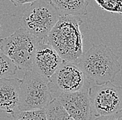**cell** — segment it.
<instances>
[{"label": "cell", "instance_id": "obj_1", "mask_svg": "<svg viewBox=\"0 0 122 120\" xmlns=\"http://www.w3.org/2000/svg\"><path fill=\"white\" fill-rule=\"evenodd\" d=\"M83 24L77 16H61L49 33L46 42L58 53L63 61L76 65L83 54Z\"/></svg>", "mask_w": 122, "mask_h": 120}, {"label": "cell", "instance_id": "obj_2", "mask_svg": "<svg viewBox=\"0 0 122 120\" xmlns=\"http://www.w3.org/2000/svg\"><path fill=\"white\" fill-rule=\"evenodd\" d=\"M76 65L87 81L97 85L114 82L121 70L119 56L103 44L92 45L88 51L83 53Z\"/></svg>", "mask_w": 122, "mask_h": 120}, {"label": "cell", "instance_id": "obj_3", "mask_svg": "<svg viewBox=\"0 0 122 120\" xmlns=\"http://www.w3.org/2000/svg\"><path fill=\"white\" fill-rule=\"evenodd\" d=\"M59 17L50 1L37 0L25 9L20 24L21 28L41 42H45Z\"/></svg>", "mask_w": 122, "mask_h": 120}, {"label": "cell", "instance_id": "obj_4", "mask_svg": "<svg viewBox=\"0 0 122 120\" xmlns=\"http://www.w3.org/2000/svg\"><path fill=\"white\" fill-rule=\"evenodd\" d=\"M39 42L26 31L19 28L10 36L0 39V50L18 69L25 72L30 71Z\"/></svg>", "mask_w": 122, "mask_h": 120}, {"label": "cell", "instance_id": "obj_5", "mask_svg": "<svg viewBox=\"0 0 122 120\" xmlns=\"http://www.w3.org/2000/svg\"><path fill=\"white\" fill-rule=\"evenodd\" d=\"M45 78L33 71H26L20 88L19 111L45 110L53 100Z\"/></svg>", "mask_w": 122, "mask_h": 120}, {"label": "cell", "instance_id": "obj_6", "mask_svg": "<svg viewBox=\"0 0 122 120\" xmlns=\"http://www.w3.org/2000/svg\"><path fill=\"white\" fill-rule=\"evenodd\" d=\"M92 117L122 113V87L111 82L94 85L87 89Z\"/></svg>", "mask_w": 122, "mask_h": 120}, {"label": "cell", "instance_id": "obj_7", "mask_svg": "<svg viewBox=\"0 0 122 120\" xmlns=\"http://www.w3.org/2000/svg\"><path fill=\"white\" fill-rule=\"evenodd\" d=\"M86 81L83 73L76 65L65 61L48 80L53 99L63 93L83 90Z\"/></svg>", "mask_w": 122, "mask_h": 120}, {"label": "cell", "instance_id": "obj_8", "mask_svg": "<svg viewBox=\"0 0 122 120\" xmlns=\"http://www.w3.org/2000/svg\"><path fill=\"white\" fill-rule=\"evenodd\" d=\"M63 60L50 45L46 42L38 43L34 53L31 71L49 80Z\"/></svg>", "mask_w": 122, "mask_h": 120}, {"label": "cell", "instance_id": "obj_9", "mask_svg": "<svg viewBox=\"0 0 122 120\" xmlns=\"http://www.w3.org/2000/svg\"><path fill=\"white\" fill-rule=\"evenodd\" d=\"M87 89L72 93H63L56 98L74 120H92L93 118Z\"/></svg>", "mask_w": 122, "mask_h": 120}, {"label": "cell", "instance_id": "obj_10", "mask_svg": "<svg viewBox=\"0 0 122 120\" xmlns=\"http://www.w3.org/2000/svg\"><path fill=\"white\" fill-rule=\"evenodd\" d=\"M22 79H0V111L13 115L19 111L20 88Z\"/></svg>", "mask_w": 122, "mask_h": 120}, {"label": "cell", "instance_id": "obj_11", "mask_svg": "<svg viewBox=\"0 0 122 120\" xmlns=\"http://www.w3.org/2000/svg\"><path fill=\"white\" fill-rule=\"evenodd\" d=\"M50 2L60 17L86 15L90 3L87 0H50Z\"/></svg>", "mask_w": 122, "mask_h": 120}, {"label": "cell", "instance_id": "obj_12", "mask_svg": "<svg viewBox=\"0 0 122 120\" xmlns=\"http://www.w3.org/2000/svg\"><path fill=\"white\" fill-rule=\"evenodd\" d=\"M46 120H74L62 106L57 99H53L45 109Z\"/></svg>", "mask_w": 122, "mask_h": 120}, {"label": "cell", "instance_id": "obj_13", "mask_svg": "<svg viewBox=\"0 0 122 120\" xmlns=\"http://www.w3.org/2000/svg\"><path fill=\"white\" fill-rule=\"evenodd\" d=\"M18 68L0 50V79L15 75Z\"/></svg>", "mask_w": 122, "mask_h": 120}, {"label": "cell", "instance_id": "obj_14", "mask_svg": "<svg viewBox=\"0 0 122 120\" xmlns=\"http://www.w3.org/2000/svg\"><path fill=\"white\" fill-rule=\"evenodd\" d=\"M12 116V120H46L45 110L17 111Z\"/></svg>", "mask_w": 122, "mask_h": 120}, {"label": "cell", "instance_id": "obj_15", "mask_svg": "<svg viewBox=\"0 0 122 120\" xmlns=\"http://www.w3.org/2000/svg\"><path fill=\"white\" fill-rule=\"evenodd\" d=\"M95 2L101 9L112 13H118L122 16V0H106Z\"/></svg>", "mask_w": 122, "mask_h": 120}, {"label": "cell", "instance_id": "obj_16", "mask_svg": "<svg viewBox=\"0 0 122 120\" xmlns=\"http://www.w3.org/2000/svg\"><path fill=\"white\" fill-rule=\"evenodd\" d=\"M92 120H117V115H104L94 117Z\"/></svg>", "mask_w": 122, "mask_h": 120}, {"label": "cell", "instance_id": "obj_17", "mask_svg": "<svg viewBox=\"0 0 122 120\" xmlns=\"http://www.w3.org/2000/svg\"><path fill=\"white\" fill-rule=\"evenodd\" d=\"M11 3H13L15 6H23L24 4H30L33 3V1H22V0H11Z\"/></svg>", "mask_w": 122, "mask_h": 120}, {"label": "cell", "instance_id": "obj_18", "mask_svg": "<svg viewBox=\"0 0 122 120\" xmlns=\"http://www.w3.org/2000/svg\"><path fill=\"white\" fill-rule=\"evenodd\" d=\"M1 31H2V28H1V24L0 22V39H1Z\"/></svg>", "mask_w": 122, "mask_h": 120}, {"label": "cell", "instance_id": "obj_19", "mask_svg": "<svg viewBox=\"0 0 122 120\" xmlns=\"http://www.w3.org/2000/svg\"><path fill=\"white\" fill-rule=\"evenodd\" d=\"M117 120H122V114L119 117H117Z\"/></svg>", "mask_w": 122, "mask_h": 120}]
</instances>
